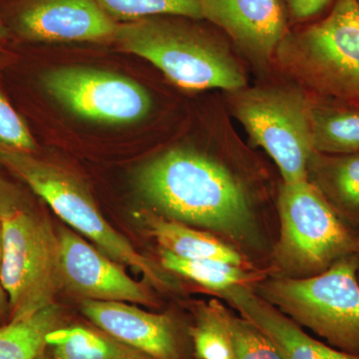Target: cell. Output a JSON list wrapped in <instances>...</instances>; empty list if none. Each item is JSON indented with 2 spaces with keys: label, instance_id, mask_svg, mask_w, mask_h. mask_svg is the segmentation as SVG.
I'll use <instances>...</instances> for the list:
<instances>
[{
  "label": "cell",
  "instance_id": "obj_1",
  "mask_svg": "<svg viewBox=\"0 0 359 359\" xmlns=\"http://www.w3.org/2000/svg\"><path fill=\"white\" fill-rule=\"evenodd\" d=\"M135 185L146 203L174 221L236 238L252 230V210L240 182L221 163L197 151L173 149L146 163Z\"/></svg>",
  "mask_w": 359,
  "mask_h": 359
},
{
  "label": "cell",
  "instance_id": "obj_2",
  "mask_svg": "<svg viewBox=\"0 0 359 359\" xmlns=\"http://www.w3.org/2000/svg\"><path fill=\"white\" fill-rule=\"evenodd\" d=\"M191 18L158 15L119 23L114 43L144 58L177 86L238 91L244 71L219 40Z\"/></svg>",
  "mask_w": 359,
  "mask_h": 359
},
{
  "label": "cell",
  "instance_id": "obj_3",
  "mask_svg": "<svg viewBox=\"0 0 359 359\" xmlns=\"http://www.w3.org/2000/svg\"><path fill=\"white\" fill-rule=\"evenodd\" d=\"M276 52L283 67L323 99L359 110L356 0H337L320 22L287 33Z\"/></svg>",
  "mask_w": 359,
  "mask_h": 359
},
{
  "label": "cell",
  "instance_id": "obj_4",
  "mask_svg": "<svg viewBox=\"0 0 359 359\" xmlns=\"http://www.w3.org/2000/svg\"><path fill=\"white\" fill-rule=\"evenodd\" d=\"M358 271V254L348 255L318 275L269 280L261 292L264 301L330 346L359 355Z\"/></svg>",
  "mask_w": 359,
  "mask_h": 359
},
{
  "label": "cell",
  "instance_id": "obj_5",
  "mask_svg": "<svg viewBox=\"0 0 359 359\" xmlns=\"http://www.w3.org/2000/svg\"><path fill=\"white\" fill-rule=\"evenodd\" d=\"M0 164L25 182L65 223L96 243L108 256L140 271L156 285L165 283L164 276L155 264L137 252L106 221L76 175L30 153L0 150Z\"/></svg>",
  "mask_w": 359,
  "mask_h": 359
},
{
  "label": "cell",
  "instance_id": "obj_6",
  "mask_svg": "<svg viewBox=\"0 0 359 359\" xmlns=\"http://www.w3.org/2000/svg\"><path fill=\"white\" fill-rule=\"evenodd\" d=\"M1 280L11 320L29 318L53 304L62 287L58 236L26 205L1 219Z\"/></svg>",
  "mask_w": 359,
  "mask_h": 359
},
{
  "label": "cell",
  "instance_id": "obj_7",
  "mask_svg": "<svg viewBox=\"0 0 359 359\" xmlns=\"http://www.w3.org/2000/svg\"><path fill=\"white\" fill-rule=\"evenodd\" d=\"M282 231L276 257L297 275H318L358 252V236L308 179L285 183L278 199Z\"/></svg>",
  "mask_w": 359,
  "mask_h": 359
},
{
  "label": "cell",
  "instance_id": "obj_8",
  "mask_svg": "<svg viewBox=\"0 0 359 359\" xmlns=\"http://www.w3.org/2000/svg\"><path fill=\"white\" fill-rule=\"evenodd\" d=\"M311 105L301 92L282 87L244 90L233 99V115L273 158L285 183L308 179L309 160L316 152Z\"/></svg>",
  "mask_w": 359,
  "mask_h": 359
},
{
  "label": "cell",
  "instance_id": "obj_9",
  "mask_svg": "<svg viewBox=\"0 0 359 359\" xmlns=\"http://www.w3.org/2000/svg\"><path fill=\"white\" fill-rule=\"evenodd\" d=\"M41 85L72 114L101 124H133L144 119L152 106L150 94L138 82L97 68H54L42 75Z\"/></svg>",
  "mask_w": 359,
  "mask_h": 359
},
{
  "label": "cell",
  "instance_id": "obj_10",
  "mask_svg": "<svg viewBox=\"0 0 359 359\" xmlns=\"http://www.w3.org/2000/svg\"><path fill=\"white\" fill-rule=\"evenodd\" d=\"M0 18L32 43H114L119 26L97 0H0Z\"/></svg>",
  "mask_w": 359,
  "mask_h": 359
},
{
  "label": "cell",
  "instance_id": "obj_11",
  "mask_svg": "<svg viewBox=\"0 0 359 359\" xmlns=\"http://www.w3.org/2000/svg\"><path fill=\"white\" fill-rule=\"evenodd\" d=\"M63 285L92 301L152 304L141 283L68 229L58 231Z\"/></svg>",
  "mask_w": 359,
  "mask_h": 359
},
{
  "label": "cell",
  "instance_id": "obj_12",
  "mask_svg": "<svg viewBox=\"0 0 359 359\" xmlns=\"http://www.w3.org/2000/svg\"><path fill=\"white\" fill-rule=\"evenodd\" d=\"M203 20L230 35L257 62H266L287 35L280 0H200Z\"/></svg>",
  "mask_w": 359,
  "mask_h": 359
},
{
  "label": "cell",
  "instance_id": "obj_13",
  "mask_svg": "<svg viewBox=\"0 0 359 359\" xmlns=\"http://www.w3.org/2000/svg\"><path fill=\"white\" fill-rule=\"evenodd\" d=\"M82 313L120 344L154 359H180L178 337L166 316L146 313L123 302H82Z\"/></svg>",
  "mask_w": 359,
  "mask_h": 359
},
{
  "label": "cell",
  "instance_id": "obj_14",
  "mask_svg": "<svg viewBox=\"0 0 359 359\" xmlns=\"http://www.w3.org/2000/svg\"><path fill=\"white\" fill-rule=\"evenodd\" d=\"M276 342L285 359H359L309 337L276 306L252 294L243 285L219 292Z\"/></svg>",
  "mask_w": 359,
  "mask_h": 359
},
{
  "label": "cell",
  "instance_id": "obj_15",
  "mask_svg": "<svg viewBox=\"0 0 359 359\" xmlns=\"http://www.w3.org/2000/svg\"><path fill=\"white\" fill-rule=\"evenodd\" d=\"M311 131L316 152L325 155L359 152V110L334 101L311 105Z\"/></svg>",
  "mask_w": 359,
  "mask_h": 359
},
{
  "label": "cell",
  "instance_id": "obj_16",
  "mask_svg": "<svg viewBox=\"0 0 359 359\" xmlns=\"http://www.w3.org/2000/svg\"><path fill=\"white\" fill-rule=\"evenodd\" d=\"M150 231L163 250L188 259H212L242 266L243 259L236 250L212 236L193 230L176 221L149 217Z\"/></svg>",
  "mask_w": 359,
  "mask_h": 359
},
{
  "label": "cell",
  "instance_id": "obj_17",
  "mask_svg": "<svg viewBox=\"0 0 359 359\" xmlns=\"http://www.w3.org/2000/svg\"><path fill=\"white\" fill-rule=\"evenodd\" d=\"M320 167L325 197L340 218L359 224V152L323 156Z\"/></svg>",
  "mask_w": 359,
  "mask_h": 359
},
{
  "label": "cell",
  "instance_id": "obj_18",
  "mask_svg": "<svg viewBox=\"0 0 359 359\" xmlns=\"http://www.w3.org/2000/svg\"><path fill=\"white\" fill-rule=\"evenodd\" d=\"M51 359H141L138 351L81 327L56 328L47 335Z\"/></svg>",
  "mask_w": 359,
  "mask_h": 359
},
{
  "label": "cell",
  "instance_id": "obj_19",
  "mask_svg": "<svg viewBox=\"0 0 359 359\" xmlns=\"http://www.w3.org/2000/svg\"><path fill=\"white\" fill-rule=\"evenodd\" d=\"M59 320L60 311L52 304L25 320L9 321L0 327V359H36Z\"/></svg>",
  "mask_w": 359,
  "mask_h": 359
},
{
  "label": "cell",
  "instance_id": "obj_20",
  "mask_svg": "<svg viewBox=\"0 0 359 359\" xmlns=\"http://www.w3.org/2000/svg\"><path fill=\"white\" fill-rule=\"evenodd\" d=\"M161 262L165 269L218 292L243 285L247 280V275L240 266L223 262L183 259L165 250L161 252Z\"/></svg>",
  "mask_w": 359,
  "mask_h": 359
},
{
  "label": "cell",
  "instance_id": "obj_21",
  "mask_svg": "<svg viewBox=\"0 0 359 359\" xmlns=\"http://www.w3.org/2000/svg\"><path fill=\"white\" fill-rule=\"evenodd\" d=\"M97 2L118 23L158 15L203 20L200 0H97Z\"/></svg>",
  "mask_w": 359,
  "mask_h": 359
},
{
  "label": "cell",
  "instance_id": "obj_22",
  "mask_svg": "<svg viewBox=\"0 0 359 359\" xmlns=\"http://www.w3.org/2000/svg\"><path fill=\"white\" fill-rule=\"evenodd\" d=\"M228 330L233 359H285L276 342L247 318H238L219 306Z\"/></svg>",
  "mask_w": 359,
  "mask_h": 359
},
{
  "label": "cell",
  "instance_id": "obj_23",
  "mask_svg": "<svg viewBox=\"0 0 359 359\" xmlns=\"http://www.w3.org/2000/svg\"><path fill=\"white\" fill-rule=\"evenodd\" d=\"M190 332L200 359H233L230 337L218 304L205 309Z\"/></svg>",
  "mask_w": 359,
  "mask_h": 359
},
{
  "label": "cell",
  "instance_id": "obj_24",
  "mask_svg": "<svg viewBox=\"0 0 359 359\" xmlns=\"http://www.w3.org/2000/svg\"><path fill=\"white\" fill-rule=\"evenodd\" d=\"M0 150L34 153L36 141L20 115L0 91Z\"/></svg>",
  "mask_w": 359,
  "mask_h": 359
},
{
  "label": "cell",
  "instance_id": "obj_25",
  "mask_svg": "<svg viewBox=\"0 0 359 359\" xmlns=\"http://www.w3.org/2000/svg\"><path fill=\"white\" fill-rule=\"evenodd\" d=\"M292 18L297 20H309L321 13L332 0H285Z\"/></svg>",
  "mask_w": 359,
  "mask_h": 359
},
{
  "label": "cell",
  "instance_id": "obj_26",
  "mask_svg": "<svg viewBox=\"0 0 359 359\" xmlns=\"http://www.w3.org/2000/svg\"><path fill=\"white\" fill-rule=\"evenodd\" d=\"M25 205L21 194L0 172V219L8 212Z\"/></svg>",
  "mask_w": 359,
  "mask_h": 359
},
{
  "label": "cell",
  "instance_id": "obj_27",
  "mask_svg": "<svg viewBox=\"0 0 359 359\" xmlns=\"http://www.w3.org/2000/svg\"><path fill=\"white\" fill-rule=\"evenodd\" d=\"M2 255H4V247H2L1 219H0V318L4 316V313H6L7 311H9L8 297H7L1 280Z\"/></svg>",
  "mask_w": 359,
  "mask_h": 359
},
{
  "label": "cell",
  "instance_id": "obj_28",
  "mask_svg": "<svg viewBox=\"0 0 359 359\" xmlns=\"http://www.w3.org/2000/svg\"><path fill=\"white\" fill-rule=\"evenodd\" d=\"M11 34L7 29L6 25H4V20L0 18V44L4 43L7 40L11 39Z\"/></svg>",
  "mask_w": 359,
  "mask_h": 359
},
{
  "label": "cell",
  "instance_id": "obj_29",
  "mask_svg": "<svg viewBox=\"0 0 359 359\" xmlns=\"http://www.w3.org/2000/svg\"><path fill=\"white\" fill-rule=\"evenodd\" d=\"M36 359H50V358H49L48 356H47V354H46V353H45V351H42V353H40L39 356H37Z\"/></svg>",
  "mask_w": 359,
  "mask_h": 359
},
{
  "label": "cell",
  "instance_id": "obj_30",
  "mask_svg": "<svg viewBox=\"0 0 359 359\" xmlns=\"http://www.w3.org/2000/svg\"><path fill=\"white\" fill-rule=\"evenodd\" d=\"M356 254H358V282H359V235L358 236V252H356Z\"/></svg>",
  "mask_w": 359,
  "mask_h": 359
},
{
  "label": "cell",
  "instance_id": "obj_31",
  "mask_svg": "<svg viewBox=\"0 0 359 359\" xmlns=\"http://www.w3.org/2000/svg\"><path fill=\"white\" fill-rule=\"evenodd\" d=\"M356 1H358V6H359V0H356Z\"/></svg>",
  "mask_w": 359,
  "mask_h": 359
}]
</instances>
